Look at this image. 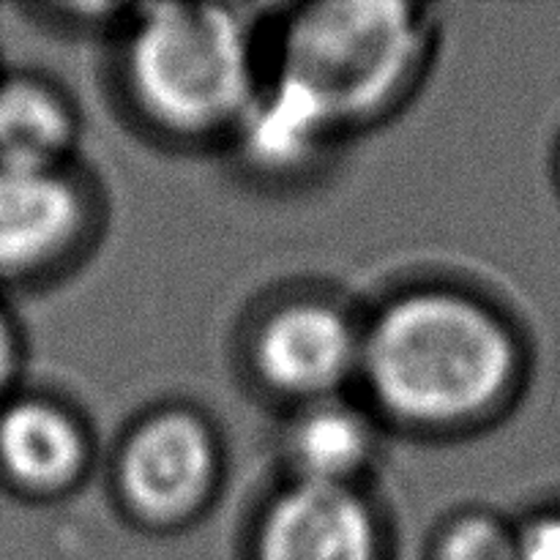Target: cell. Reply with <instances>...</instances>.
<instances>
[{
  "label": "cell",
  "mask_w": 560,
  "mask_h": 560,
  "mask_svg": "<svg viewBox=\"0 0 560 560\" xmlns=\"http://www.w3.org/2000/svg\"><path fill=\"white\" fill-rule=\"evenodd\" d=\"M377 402L413 424H454L495 408L520 375L506 323L479 301L424 290L388 306L361 339Z\"/></svg>",
  "instance_id": "cell-1"
},
{
  "label": "cell",
  "mask_w": 560,
  "mask_h": 560,
  "mask_svg": "<svg viewBox=\"0 0 560 560\" xmlns=\"http://www.w3.org/2000/svg\"><path fill=\"white\" fill-rule=\"evenodd\" d=\"M126 63L140 107L173 131L219 129L255 98L249 36L222 5H148Z\"/></svg>",
  "instance_id": "cell-2"
},
{
  "label": "cell",
  "mask_w": 560,
  "mask_h": 560,
  "mask_svg": "<svg viewBox=\"0 0 560 560\" xmlns=\"http://www.w3.org/2000/svg\"><path fill=\"white\" fill-rule=\"evenodd\" d=\"M424 47V11L416 5H306L288 27L279 77L295 82L339 129L386 107L419 69Z\"/></svg>",
  "instance_id": "cell-3"
},
{
  "label": "cell",
  "mask_w": 560,
  "mask_h": 560,
  "mask_svg": "<svg viewBox=\"0 0 560 560\" xmlns=\"http://www.w3.org/2000/svg\"><path fill=\"white\" fill-rule=\"evenodd\" d=\"M217 474V448L206 424L189 413L148 419L120 457V490L153 523L186 517L206 501Z\"/></svg>",
  "instance_id": "cell-4"
},
{
  "label": "cell",
  "mask_w": 560,
  "mask_h": 560,
  "mask_svg": "<svg viewBox=\"0 0 560 560\" xmlns=\"http://www.w3.org/2000/svg\"><path fill=\"white\" fill-rule=\"evenodd\" d=\"M255 361L277 392L320 402L359 370L361 339L334 306L293 304L268 317Z\"/></svg>",
  "instance_id": "cell-5"
},
{
  "label": "cell",
  "mask_w": 560,
  "mask_h": 560,
  "mask_svg": "<svg viewBox=\"0 0 560 560\" xmlns=\"http://www.w3.org/2000/svg\"><path fill=\"white\" fill-rule=\"evenodd\" d=\"M257 560H377V528L350 487L295 481L273 501Z\"/></svg>",
  "instance_id": "cell-6"
},
{
  "label": "cell",
  "mask_w": 560,
  "mask_h": 560,
  "mask_svg": "<svg viewBox=\"0 0 560 560\" xmlns=\"http://www.w3.org/2000/svg\"><path fill=\"white\" fill-rule=\"evenodd\" d=\"M82 224V200L60 170L0 164V277H25L63 255Z\"/></svg>",
  "instance_id": "cell-7"
},
{
  "label": "cell",
  "mask_w": 560,
  "mask_h": 560,
  "mask_svg": "<svg viewBox=\"0 0 560 560\" xmlns=\"http://www.w3.org/2000/svg\"><path fill=\"white\" fill-rule=\"evenodd\" d=\"M85 463V438L66 410L44 399H20L0 413V470L27 492L71 485Z\"/></svg>",
  "instance_id": "cell-8"
},
{
  "label": "cell",
  "mask_w": 560,
  "mask_h": 560,
  "mask_svg": "<svg viewBox=\"0 0 560 560\" xmlns=\"http://www.w3.org/2000/svg\"><path fill=\"white\" fill-rule=\"evenodd\" d=\"M241 124L246 153L268 170L299 167L337 131L326 113L284 77L252 98Z\"/></svg>",
  "instance_id": "cell-9"
},
{
  "label": "cell",
  "mask_w": 560,
  "mask_h": 560,
  "mask_svg": "<svg viewBox=\"0 0 560 560\" xmlns=\"http://www.w3.org/2000/svg\"><path fill=\"white\" fill-rule=\"evenodd\" d=\"M288 452L295 481L350 487L372 457V430L359 410L320 399L293 421Z\"/></svg>",
  "instance_id": "cell-10"
},
{
  "label": "cell",
  "mask_w": 560,
  "mask_h": 560,
  "mask_svg": "<svg viewBox=\"0 0 560 560\" xmlns=\"http://www.w3.org/2000/svg\"><path fill=\"white\" fill-rule=\"evenodd\" d=\"M71 142V115L52 88L27 77L0 82V164L58 170Z\"/></svg>",
  "instance_id": "cell-11"
},
{
  "label": "cell",
  "mask_w": 560,
  "mask_h": 560,
  "mask_svg": "<svg viewBox=\"0 0 560 560\" xmlns=\"http://www.w3.org/2000/svg\"><path fill=\"white\" fill-rule=\"evenodd\" d=\"M435 560H517V536L501 520L474 514L448 525Z\"/></svg>",
  "instance_id": "cell-12"
},
{
  "label": "cell",
  "mask_w": 560,
  "mask_h": 560,
  "mask_svg": "<svg viewBox=\"0 0 560 560\" xmlns=\"http://www.w3.org/2000/svg\"><path fill=\"white\" fill-rule=\"evenodd\" d=\"M517 560H560V509L536 514L530 523L514 530Z\"/></svg>",
  "instance_id": "cell-13"
},
{
  "label": "cell",
  "mask_w": 560,
  "mask_h": 560,
  "mask_svg": "<svg viewBox=\"0 0 560 560\" xmlns=\"http://www.w3.org/2000/svg\"><path fill=\"white\" fill-rule=\"evenodd\" d=\"M16 361H20V345H16V331L5 312L0 310V394L11 386L16 375Z\"/></svg>",
  "instance_id": "cell-14"
}]
</instances>
